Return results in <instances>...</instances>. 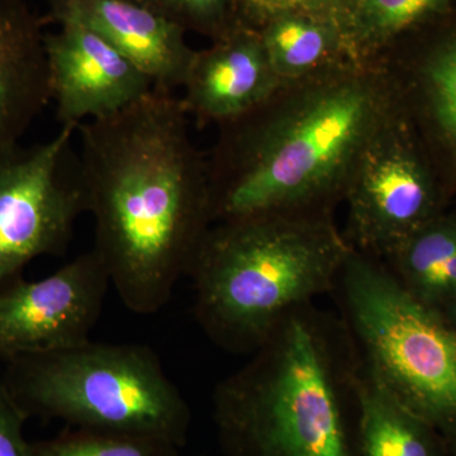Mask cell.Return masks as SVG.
<instances>
[{
	"label": "cell",
	"instance_id": "obj_1",
	"mask_svg": "<svg viewBox=\"0 0 456 456\" xmlns=\"http://www.w3.org/2000/svg\"><path fill=\"white\" fill-rule=\"evenodd\" d=\"M174 93L152 89L119 112L82 122L84 206L110 285L134 314L163 310L212 227L208 163Z\"/></svg>",
	"mask_w": 456,
	"mask_h": 456
},
{
	"label": "cell",
	"instance_id": "obj_2",
	"mask_svg": "<svg viewBox=\"0 0 456 456\" xmlns=\"http://www.w3.org/2000/svg\"><path fill=\"white\" fill-rule=\"evenodd\" d=\"M397 103L383 59L281 83L250 112L218 126L207 155L213 224L335 212L360 152Z\"/></svg>",
	"mask_w": 456,
	"mask_h": 456
},
{
	"label": "cell",
	"instance_id": "obj_3",
	"mask_svg": "<svg viewBox=\"0 0 456 456\" xmlns=\"http://www.w3.org/2000/svg\"><path fill=\"white\" fill-rule=\"evenodd\" d=\"M359 360L338 314L314 303L281 321L213 392L226 456H358Z\"/></svg>",
	"mask_w": 456,
	"mask_h": 456
},
{
	"label": "cell",
	"instance_id": "obj_4",
	"mask_svg": "<svg viewBox=\"0 0 456 456\" xmlns=\"http://www.w3.org/2000/svg\"><path fill=\"white\" fill-rule=\"evenodd\" d=\"M351 248L335 212L213 224L189 270L194 317L221 349L251 355L288 314L332 293Z\"/></svg>",
	"mask_w": 456,
	"mask_h": 456
},
{
	"label": "cell",
	"instance_id": "obj_5",
	"mask_svg": "<svg viewBox=\"0 0 456 456\" xmlns=\"http://www.w3.org/2000/svg\"><path fill=\"white\" fill-rule=\"evenodd\" d=\"M9 362L5 386L26 416L176 448L187 443L191 407L151 347L88 340Z\"/></svg>",
	"mask_w": 456,
	"mask_h": 456
},
{
	"label": "cell",
	"instance_id": "obj_6",
	"mask_svg": "<svg viewBox=\"0 0 456 456\" xmlns=\"http://www.w3.org/2000/svg\"><path fill=\"white\" fill-rule=\"evenodd\" d=\"M331 296L365 374L456 456L455 330L412 298L382 260L354 248Z\"/></svg>",
	"mask_w": 456,
	"mask_h": 456
},
{
	"label": "cell",
	"instance_id": "obj_7",
	"mask_svg": "<svg viewBox=\"0 0 456 456\" xmlns=\"http://www.w3.org/2000/svg\"><path fill=\"white\" fill-rule=\"evenodd\" d=\"M344 202L347 204L345 239L354 250L379 260L449 208L399 98L360 152Z\"/></svg>",
	"mask_w": 456,
	"mask_h": 456
},
{
	"label": "cell",
	"instance_id": "obj_8",
	"mask_svg": "<svg viewBox=\"0 0 456 456\" xmlns=\"http://www.w3.org/2000/svg\"><path fill=\"white\" fill-rule=\"evenodd\" d=\"M79 125L0 160V285L42 255L64 253L86 212L79 164L71 152Z\"/></svg>",
	"mask_w": 456,
	"mask_h": 456
},
{
	"label": "cell",
	"instance_id": "obj_9",
	"mask_svg": "<svg viewBox=\"0 0 456 456\" xmlns=\"http://www.w3.org/2000/svg\"><path fill=\"white\" fill-rule=\"evenodd\" d=\"M110 281L94 250L40 281L0 285V359L47 353L90 340Z\"/></svg>",
	"mask_w": 456,
	"mask_h": 456
},
{
	"label": "cell",
	"instance_id": "obj_10",
	"mask_svg": "<svg viewBox=\"0 0 456 456\" xmlns=\"http://www.w3.org/2000/svg\"><path fill=\"white\" fill-rule=\"evenodd\" d=\"M382 59L450 204L456 197V2Z\"/></svg>",
	"mask_w": 456,
	"mask_h": 456
},
{
	"label": "cell",
	"instance_id": "obj_11",
	"mask_svg": "<svg viewBox=\"0 0 456 456\" xmlns=\"http://www.w3.org/2000/svg\"><path fill=\"white\" fill-rule=\"evenodd\" d=\"M45 33L57 121L79 125L130 107L152 90L145 74L97 32L74 20Z\"/></svg>",
	"mask_w": 456,
	"mask_h": 456
},
{
	"label": "cell",
	"instance_id": "obj_12",
	"mask_svg": "<svg viewBox=\"0 0 456 456\" xmlns=\"http://www.w3.org/2000/svg\"><path fill=\"white\" fill-rule=\"evenodd\" d=\"M49 22L74 20L97 32L146 75L152 89L183 88L196 50L184 29L137 0H49Z\"/></svg>",
	"mask_w": 456,
	"mask_h": 456
},
{
	"label": "cell",
	"instance_id": "obj_13",
	"mask_svg": "<svg viewBox=\"0 0 456 456\" xmlns=\"http://www.w3.org/2000/svg\"><path fill=\"white\" fill-rule=\"evenodd\" d=\"M281 84L259 32L240 25L208 49L196 51L180 99L197 127H218L250 112Z\"/></svg>",
	"mask_w": 456,
	"mask_h": 456
},
{
	"label": "cell",
	"instance_id": "obj_14",
	"mask_svg": "<svg viewBox=\"0 0 456 456\" xmlns=\"http://www.w3.org/2000/svg\"><path fill=\"white\" fill-rule=\"evenodd\" d=\"M44 26L25 0H0V160L51 101Z\"/></svg>",
	"mask_w": 456,
	"mask_h": 456
},
{
	"label": "cell",
	"instance_id": "obj_15",
	"mask_svg": "<svg viewBox=\"0 0 456 456\" xmlns=\"http://www.w3.org/2000/svg\"><path fill=\"white\" fill-rule=\"evenodd\" d=\"M256 31L270 65L281 83L356 61L344 27L334 18L283 13L270 18Z\"/></svg>",
	"mask_w": 456,
	"mask_h": 456
},
{
	"label": "cell",
	"instance_id": "obj_16",
	"mask_svg": "<svg viewBox=\"0 0 456 456\" xmlns=\"http://www.w3.org/2000/svg\"><path fill=\"white\" fill-rule=\"evenodd\" d=\"M382 261L412 298L443 310L456 297V211L440 213Z\"/></svg>",
	"mask_w": 456,
	"mask_h": 456
},
{
	"label": "cell",
	"instance_id": "obj_17",
	"mask_svg": "<svg viewBox=\"0 0 456 456\" xmlns=\"http://www.w3.org/2000/svg\"><path fill=\"white\" fill-rule=\"evenodd\" d=\"M358 456H452L430 426L358 368L355 379Z\"/></svg>",
	"mask_w": 456,
	"mask_h": 456
},
{
	"label": "cell",
	"instance_id": "obj_18",
	"mask_svg": "<svg viewBox=\"0 0 456 456\" xmlns=\"http://www.w3.org/2000/svg\"><path fill=\"white\" fill-rule=\"evenodd\" d=\"M456 0H354L345 35L356 61L380 60L402 37L448 11Z\"/></svg>",
	"mask_w": 456,
	"mask_h": 456
},
{
	"label": "cell",
	"instance_id": "obj_19",
	"mask_svg": "<svg viewBox=\"0 0 456 456\" xmlns=\"http://www.w3.org/2000/svg\"><path fill=\"white\" fill-rule=\"evenodd\" d=\"M178 449L163 440L71 428L28 444V456H179Z\"/></svg>",
	"mask_w": 456,
	"mask_h": 456
},
{
	"label": "cell",
	"instance_id": "obj_20",
	"mask_svg": "<svg viewBox=\"0 0 456 456\" xmlns=\"http://www.w3.org/2000/svg\"><path fill=\"white\" fill-rule=\"evenodd\" d=\"M175 23L185 32H197L212 42L240 26L237 0H137Z\"/></svg>",
	"mask_w": 456,
	"mask_h": 456
},
{
	"label": "cell",
	"instance_id": "obj_21",
	"mask_svg": "<svg viewBox=\"0 0 456 456\" xmlns=\"http://www.w3.org/2000/svg\"><path fill=\"white\" fill-rule=\"evenodd\" d=\"M354 0H239L237 17L241 26L259 29L270 18L283 13H305L334 18L344 23Z\"/></svg>",
	"mask_w": 456,
	"mask_h": 456
},
{
	"label": "cell",
	"instance_id": "obj_22",
	"mask_svg": "<svg viewBox=\"0 0 456 456\" xmlns=\"http://www.w3.org/2000/svg\"><path fill=\"white\" fill-rule=\"evenodd\" d=\"M26 413L7 386L0 382V456H28V444L23 436Z\"/></svg>",
	"mask_w": 456,
	"mask_h": 456
},
{
	"label": "cell",
	"instance_id": "obj_23",
	"mask_svg": "<svg viewBox=\"0 0 456 456\" xmlns=\"http://www.w3.org/2000/svg\"><path fill=\"white\" fill-rule=\"evenodd\" d=\"M436 312H439L440 316L445 320V322L456 331V297L443 310Z\"/></svg>",
	"mask_w": 456,
	"mask_h": 456
},
{
	"label": "cell",
	"instance_id": "obj_24",
	"mask_svg": "<svg viewBox=\"0 0 456 456\" xmlns=\"http://www.w3.org/2000/svg\"><path fill=\"white\" fill-rule=\"evenodd\" d=\"M237 3H239V0H237Z\"/></svg>",
	"mask_w": 456,
	"mask_h": 456
},
{
	"label": "cell",
	"instance_id": "obj_25",
	"mask_svg": "<svg viewBox=\"0 0 456 456\" xmlns=\"http://www.w3.org/2000/svg\"><path fill=\"white\" fill-rule=\"evenodd\" d=\"M0 360H2V359H0Z\"/></svg>",
	"mask_w": 456,
	"mask_h": 456
}]
</instances>
